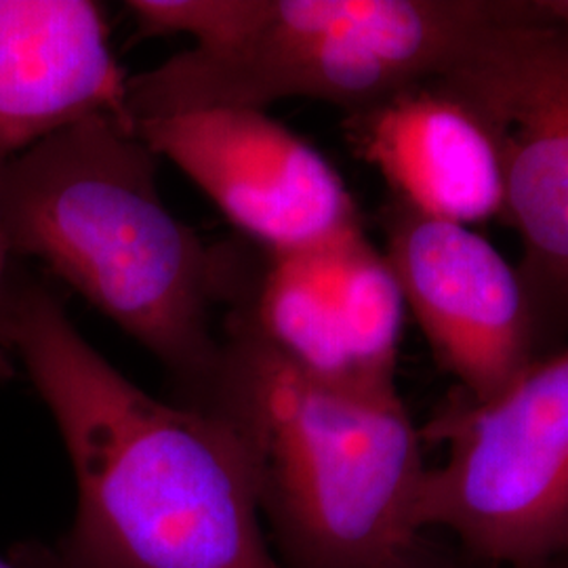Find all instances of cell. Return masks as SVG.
Wrapping results in <instances>:
<instances>
[{"mask_svg": "<svg viewBox=\"0 0 568 568\" xmlns=\"http://www.w3.org/2000/svg\"><path fill=\"white\" fill-rule=\"evenodd\" d=\"M0 347L49 406L77 514L37 568H286L262 532L251 457L222 415L126 379L37 283L9 284Z\"/></svg>", "mask_w": 568, "mask_h": 568, "instance_id": "obj_1", "label": "cell"}, {"mask_svg": "<svg viewBox=\"0 0 568 568\" xmlns=\"http://www.w3.org/2000/svg\"><path fill=\"white\" fill-rule=\"evenodd\" d=\"M156 159L126 122H77L0 164V224L11 253L39 257L150 349L187 403L224 363L213 312L234 272L164 204Z\"/></svg>", "mask_w": 568, "mask_h": 568, "instance_id": "obj_2", "label": "cell"}, {"mask_svg": "<svg viewBox=\"0 0 568 568\" xmlns=\"http://www.w3.org/2000/svg\"><path fill=\"white\" fill-rule=\"evenodd\" d=\"M185 405L222 415L241 436L286 568L415 565V504L427 466L396 387L312 377L239 314L220 375Z\"/></svg>", "mask_w": 568, "mask_h": 568, "instance_id": "obj_3", "label": "cell"}, {"mask_svg": "<svg viewBox=\"0 0 568 568\" xmlns=\"http://www.w3.org/2000/svg\"><path fill=\"white\" fill-rule=\"evenodd\" d=\"M142 37L196 47L126 82L131 124L305 98L363 112L440 79L495 20L483 0H129Z\"/></svg>", "mask_w": 568, "mask_h": 568, "instance_id": "obj_4", "label": "cell"}, {"mask_svg": "<svg viewBox=\"0 0 568 568\" xmlns=\"http://www.w3.org/2000/svg\"><path fill=\"white\" fill-rule=\"evenodd\" d=\"M447 445L427 467L415 527L445 528L504 568L548 567L568 554V345L535 361L485 403L464 398L426 429Z\"/></svg>", "mask_w": 568, "mask_h": 568, "instance_id": "obj_5", "label": "cell"}, {"mask_svg": "<svg viewBox=\"0 0 568 568\" xmlns=\"http://www.w3.org/2000/svg\"><path fill=\"white\" fill-rule=\"evenodd\" d=\"M434 82L466 103L497 148L535 318L568 310L567 32L537 2H504Z\"/></svg>", "mask_w": 568, "mask_h": 568, "instance_id": "obj_6", "label": "cell"}, {"mask_svg": "<svg viewBox=\"0 0 568 568\" xmlns=\"http://www.w3.org/2000/svg\"><path fill=\"white\" fill-rule=\"evenodd\" d=\"M133 129L272 255L300 253L363 230L337 169L260 108H204Z\"/></svg>", "mask_w": 568, "mask_h": 568, "instance_id": "obj_7", "label": "cell"}, {"mask_svg": "<svg viewBox=\"0 0 568 568\" xmlns=\"http://www.w3.org/2000/svg\"><path fill=\"white\" fill-rule=\"evenodd\" d=\"M386 243L406 307L467 400L495 398L535 363L527 286L487 239L394 201L386 209Z\"/></svg>", "mask_w": 568, "mask_h": 568, "instance_id": "obj_8", "label": "cell"}, {"mask_svg": "<svg viewBox=\"0 0 568 568\" xmlns=\"http://www.w3.org/2000/svg\"><path fill=\"white\" fill-rule=\"evenodd\" d=\"M405 295L365 230L272 255L243 318L288 363L326 384L396 387Z\"/></svg>", "mask_w": 568, "mask_h": 568, "instance_id": "obj_9", "label": "cell"}, {"mask_svg": "<svg viewBox=\"0 0 568 568\" xmlns=\"http://www.w3.org/2000/svg\"><path fill=\"white\" fill-rule=\"evenodd\" d=\"M126 82L98 2L0 0V164L91 116L131 124Z\"/></svg>", "mask_w": 568, "mask_h": 568, "instance_id": "obj_10", "label": "cell"}, {"mask_svg": "<svg viewBox=\"0 0 568 568\" xmlns=\"http://www.w3.org/2000/svg\"><path fill=\"white\" fill-rule=\"evenodd\" d=\"M352 150L375 166L410 211L448 224L506 211V182L485 124L438 82H424L347 114Z\"/></svg>", "mask_w": 568, "mask_h": 568, "instance_id": "obj_11", "label": "cell"}, {"mask_svg": "<svg viewBox=\"0 0 568 568\" xmlns=\"http://www.w3.org/2000/svg\"><path fill=\"white\" fill-rule=\"evenodd\" d=\"M11 248L7 243V236H4V230L0 224V314H2V305L7 300V291H9V284H11V276H9V260H11Z\"/></svg>", "mask_w": 568, "mask_h": 568, "instance_id": "obj_12", "label": "cell"}, {"mask_svg": "<svg viewBox=\"0 0 568 568\" xmlns=\"http://www.w3.org/2000/svg\"><path fill=\"white\" fill-rule=\"evenodd\" d=\"M537 7L568 34V0H537Z\"/></svg>", "mask_w": 568, "mask_h": 568, "instance_id": "obj_13", "label": "cell"}, {"mask_svg": "<svg viewBox=\"0 0 568 568\" xmlns=\"http://www.w3.org/2000/svg\"><path fill=\"white\" fill-rule=\"evenodd\" d=\"M406 568H415V565H410V567ZM537 568H568L567 565H562V562H554V565H548V567H537Z\"/></svg>", "mask_w": 568, "mask_h": 568, "instance_id": "obj_14", "label": "cell"}, {"mask_svg": "<svg viewBox=\"0 0 568 568\" xmlns=\"http://www.w3.org/2000/svg\"><path fill=\"white\" fill-rule=\"evenodd\" d=\"M0 568H20V567H13V565H9V562H4V560H0Z\"/></svg>", "mask_w": 568, "mask_h": 568, "instance_id": "obj_15", "label": "cell"}]
</instances>
